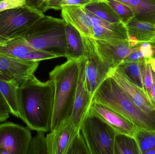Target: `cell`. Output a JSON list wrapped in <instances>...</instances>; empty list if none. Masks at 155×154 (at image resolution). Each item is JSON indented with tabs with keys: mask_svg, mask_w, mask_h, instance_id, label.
Listing matches in <instances>:
<instances>
[{
	"mask_svg": "<svg viewBox=\"0 0 155 154\" xmlns=\"http://www.w3.org/2000/svg\"><path fill=\"white\" fill-rule=\"evenodd\" d=\"M54 96L53 80L42 82L35 75L18 87L20 118L27 127L37 132L51 131Z\"/></svg>",
	"mask_w": 155,
	"mask_h": 154,
	"instance_id": "1",
	"label": "cell"
},
{
	"mask_svg": "<svg viewBox=\"0 0 155 154\" xmlns=\"http://www.w3.org/2000/svg\"><path fill=\"white\" fill-rule=\"evenodd\" d=\"M79 61L72 59L57 65L49 73L54 84V102L51 131L72 114L78 77Z\"/></svg>",
	"mask_w": 155,
	"mask_h": 154,
	"instance_id": "2",
	"label": "cell"
},
{
	"mask_svg": "<svg viewBox=\"0 0 155 154\" xmlns=\"http://www.w3.org/2000/svg\"><path fill=\"white\" fill-rule=\"evenodd\" d=\"M92 101L108 107L137 127L146 130H155V118L137 107L111 77L104 80L97 89Z\"/></svg>",
	"mask_w": 155,
	"mask_h": 154,
	"instance_id": "3",
	"label": "cell"
},
{
	"mask_svg": "<svg viewBox=\"0 0 155 154\" xmlns=\"http://www.w3.org/2000/svg\"><path fill=\"white\" fill-rule=\"evenodd\" d=\"M66 24L63 19L45 15L21 38L35 49L51 52L65 57Z\"/></svg>",
	"mask_w": 155,
	"mask_h": 154,
	"instance_id": "4",
	"label": "cell"
},
{
	"mask_svg": "<svg viewBox=\"0 0 155 154\" xmlns=\"http://www.w3.org/2000/svg\"><path fill=\"white\" fill-rule=\"evenodd\" d=\"M45 15L42 11L27 4L0 12V46L23 36Z\"/></svg>",
	"mask_w": 155,
	"mask_h": 154,
	"instance_id": "5",
	"label": "cell"
},
{
	"mask_svg": "<svg viewBox=\"0 0 155 154\" xmlns=\"http://www.w3.org/2000/svg\"><path fill=\"white\" fill-rule=\"evenodd\" d=\"M90 154H114L115 132L88 111L80 127Z\"/></svg>",
	"mask_w": 155,
	"mask_h": 154,
	"instance_id": "6",
	"label": "cell"
},
{
	"mask_svg": "<svg viewBox=\"0 0 155 154\" xmlns=\"http://www.w3.org/2000/svg\"><path fill=\"white\" fill-rule=\"evenodd\" d=\"M84 48V75L88 92L93 96L97 89L110 77L112 71L99 56L93 39L81 34Z\"/></svg>",
	"mask_w": 155,
	"mask_h": 154,
	"instance_id": "7",
	"label": "cell"
},
{
	"mask_svg": "<svg viewBox=\"0 0 155 154\" xmlns=\"http://www.w3.org/2000/svg\"><path fill=\"white\" fill-rule=\"evenodd\" d=\"M32 138L29 127L12 122L0 124V149L8 154H27Z\"/></svg>",
	"mask_w": 155,
	"mask_h": 154,
	"instance_id": "8",
	"label": "cell"
},
{
	"mask_svg": "<svg viewBox=\"0 0 155 154\" xmlns=\"http://www.w3.org/2000/svg\"><path fill=\"white\" fill-rule=\"evenodd\" d=\"M40 61L26 60L0 53V79L18 87L35 75Z\"/></svg>",
	"mask_w": 155,
	"mask_h": 154,
	"instance_id": "9",
	"label": "cell"
},
{
	"mask_svg": "<svg viewBox=\"0 0 155 154\" xmlns=\"http://www.w3.org/2000/svg\"><path fill=\"white\" fill-rule=\"evenodd\" d=\"M110 77L114 80L137 107L155 118V102L148 94L127 77L119 66L112 70Z\"/></svg>",
	"mask_w": 155,
	"mask_h": 154,
	"instance_id": "10",
	"label": "cell"
},
{
	"mask_svg": "<svg viewBox=\"0 0 155 154\" xmlns=\"http://www.w3.org/2000/svg\"><path fill=\"white\" fill-rule=\"evenodd\" d=\"M79 130L70 118L63 121L46 136L48 154H67L73 139Z\"/></svg>",
	"mask_w": 155,
	"mask_h": 154,
	"instance_id": "11",
	"label": "cell"
},
{
	"mask_svg": "<svg viewBox=\"0 0 155 154\" xmlns=\"http://www.w3.org/2000/svg\"><path fill=\"white\" fill-rule=\"evenodd\" d=\"M93 40L100 58L112 70L117 68L136 48L130 47L128 40L108 41L93 39Z\"/></svg>",
	"mask_w": 155,
	"mask_h": 154,
	"instance_id": "12",
	"label": "cell"
},
{
	"mask_svg": "<svg viewBox=\"0 0 155 154\" xmlns=\"http://www.w3.org/2000/svg\"><path fill=\"white\" fill-rule=\"evenodd\" d=\"M89 112L105 122L116 134L126 135L134 138L137 127L108 107L92 101Z\"/></svg>",
	"mask_w": 155,
	"mask_h": 154,
	"instance_id": "13",
	"label": "cell"
},
{
	"mask_svg": "<svg viewBox=\"0 0 155 154\" xmlns=\"http://www.w3.org/2000/svg\"><path fill=\"white\" fill-rule=\"evenodd\" d=\"M79 65L78 82L74 99L73 110L70 118L74 125L80 129L81 124L89 111L93 96L88 92L86 85L84 59L79 61Z\"/></svg>",
	"mask_w": 155,
	"mask_h": 154,
	"instance_id": "14",
	"label": "cell"
},
{
	"mask_svg": "<svg viewBox=\"0 0 155 154\" xmlns=\"http://www.w3.org/2000/svg\"><path fill=\"white\" fill-rule=\"evenodd\" d=\"M93 23V39L108 41L127 40L128 32L123 23L113 24L103 20L86 11Z\"/></svg>",
	"mask_w": 155,
	"mask_h": 154,
	"instance_id": "15",
	"label": "cell"
},
{
	"mask_svg": "<svg viewBox=\"0 0 155 154\" xmlns=\"http://www.w3.org/2000/svg\"><path fill=\"white\" fill-rule=\"evenodd\" d=\"M61 16L67 23L71 25L82 35L94 37L93 21L84 6L67 5L62 7Z\"/></svg>",
	"mask_w": 155,
	"mask_h": 154,
	"instance_id": "16",
	"label": "cell"
},
{
	"mask_svg": "<svg viewBox=\"0 0 155 154\" xmlns=\"http://www.w3.org/2000/svg\"><path fill=\"white\" fill-rule=\"evenodd\" d=\"M128 35L136 38L139 43L149 42L155 49V25L138 20L134 17L125 24Z\"/></svg>",
	"mask_w": 155,
	"mask_h": 154,
	"instance_id": "17",
	"label": "cell"
},
{
	"mask_svg": "<svg viewBox=\"0 0 155 154\" xmlns=\"http://www.w3.org/2000/svg\"><path fill=\"white\" fill-rule=\"evenodd\" d=\"M66 48L65 57L67 59H72L77 61L84 58V48L81 34L78 31L69 24H66Z\"/></svg>",
	"mask_w": 155,
	"mask_h": 154,
	"instance_id": "18",
	"label": "cell"
},
{
	"mask_svg": "<svg viewBox=\"0 0 155 154\" xmlns=\"http://www.w3.org/2000/svg\"><path fill=\"white\" fill-rule=\"evenodd\" d=\"M128 5L133 10L135 19L155 25V0H129Z\"/></svg>",
	"mask_w": 155,
	"mask_h": 154,
	"instance_id": "19",
	"label": "cell"
},
{
	"mask_svg": "<svg viewBox=\"0 0 155 154\" xmlns=\"http://www.w3.org/2000/svg\"><path fill=\"white\" fill-rule=\"evenodd\" d=\"M35 49L28 45L21 37L12 40L0 46V53L5 55L28 60L29 55Z\"/></svg>",
	"mask_w": 155,
	"mask_h": 154,
	"instance_id": "20",
	"label": "cell"
},
{
	"mask_svg": "<svg viewBox=\"0 0 155 154\" xmlns=\"http://www.w3.org/2000/svg\"><path fill=\"white\" fill-rule=\"evenodd\" d=\"M84 7L86 11L103 20L113 24L122 22L107 2H92Z\"/></svg>",
	"mask_w": 155,
	"mask_h": 154,
	"instance_id": "21",
	"label": "cell"
},
{
	"mask_svg": "<svg viewBox=\"0 0 155 154\" xmlns=\"http://www.w3.org/2000/svg\"><path fill=\"white\" fill-rule=\"evenodd\" d=\"M18 87V86L13 82L0 79V91L7 103L11 114L20 118Z\"/></svg>",
	"mask_w": 155,
	"mask_h": 154,
	"instance_id": "22",
	"label": "cell"
},
{
	"mask_svg": "<svg viewBox=\"0 0 155 154\" xmlns=\"http://www.w3.org/2000/svg\"><path fill=\"white\" fill-rule=\"evenodd\" d=\"M140 154L135 138L124 134H116L115 137L114 154Z\"/></svg>",
	"mask_w": 155,
	"mask_h": 154,
	"instance_id": "23",
	"label": "cell"
},
{
	"mask_svg": "<svg viewBox=\"0 0 155 154\" xmlns=\"http://www.w3.org/2000/svg\"><path fill=\"white\" fill-rule=\"evenodd\" d=\"M145 61V59L137 62H122L119 66L127 77L143 90V84L142 77V65Z\"/></svg>",
	"mask_w": 155,
	"mask_h": 154,
	"instance_id": "24",
	"label": "cell"
},
{
	"mask_svg": "<svg viewBox=\"0 0 155 154\" xmlns=\"http://www.w3.org/2000/svg\"><path fill=\"white\" fill-rule=\"evenodd\" d=\"M134 138L140 154H144L155 146V130H146L137 127Z\"/></svg>",
	"mask_w": 155,
	"mask_h": 154,
	"instance_id": "25",
	"label": "cell"
},
{
	"mask_svg": "<svg viewBox=\"0 0 155 154\" xmlns=\"http://www.w3.org/2000/svg\"><path fill=\"white\" fill-rule=\"evenodd\" d=\"M27 154H48L45 132H37L32 138Z\"/></svg>",
	"mask_w": 155,
	"mask_h": 154,
	"instance_id": "26",
	"label": "cell"
},
{
	"mask_svg": "<svg viewBox=\"0 0 155 154\" xmlns=\"http://www.w3.org/2000/svg\"><path fill=\"white\" fill-rule=\"evenodd\" d=\"M107 2L125 24L134 17L133 10L128 5L115 0H107Z\"/></svg>",
	"mask_w": 155,
	"mask_h": 154,
	"instance_id": "27",
	"label": "cell"
},
{
	"mask_svg": "<svg viewBox=\"0 0 155 154\" xmlns=\"http://www.w3.org/2000/svg\"><path fill=\"white\" fill-rule=\"evenodd\" d=\"M67 154H90L89 149L80 130L73 139Z\"/></svg>",
	"mask_w": 155,
	"mask_h": 154,
	"instance_id": "28",
	"label": "cell"
},
{
	"mask_svg": "<svg viewBox=\"0 0 155 154\" xmlns=\"http://www.w3.org/2000/svg\"><path fill=\"white\" fill-rule=\"evenodd\" d=\"M63 0H27L26 4L33 5L44 13L48 10H61Z\"/></svg>",
	"mask_w": 155,
	"mask_h": 154,
	"instance_id": "29",
	"label": "cell"
},
{
	"mask_svg": "<svg viewBox=\"0 0 155 154\" xmlns=\"http://www.w3.org/2000/svg\"><path fill=\"white\" fill-rule=\"evenodd\" d=\"M142 77L144 90L150 96L153 82V71L150 64L145 61L142 65Z\"/></svg>",
	"mask_w": 155,
	"mask_h": 154,
	"instance_id": "30",
	"label": "cell"
},
{
	"mask_svg": "<svg viewBox=\"0 0 155 154\" xmlns=\"http://www.w3.org/2000/svg\"><path fill=\"white\" fill-rule=\"evenodd\" d=\"M27 0H1L0 12L21 7L26 4Z\"/></svg>",
	"mask_w": 155,
	"mask_h": 154,
	"instance_id": "31",
	"label": "cell"
},
{
	"mask_svg": "<svg viewBox=\"0 0 155 154\" xmlns=\"http://www.w3.org/2000/svg\"><path fill=\"white\" fill-rule=\"evenodd\" d=\"M11 114L9 107L0 91V122H5Z\"/></svg>",
	"mask_w": 155,
	"mask_h": 154,
	"instance_id": "32",
	"label": "cell"
},
{
	"mask_svg": "<svg viewBox=\"0 0 155 154\" xmlns=\"http://www.w3.org/2000/svg\"><path fill=\"white\" fill-rule=\"evenodd\" d=\"M139 50L142 52L145 59L153 57L155 51L152 44L149 42H143L140 43Z\"/></svg>",
	"mask_w": 155,
	"mask_h": 154,
	"instance_id": "33",
	"label": "cell"
},
{
	"mask_svg": "<svg viewBox=\"0 0 155 154\" xmlns=\"http://www.w3.org/2000/svg\"><path fill=\"white\" fill-rule=\"evenodd\" d=\"M144 60L143 54L139 50V46H138L136 47L134 50L124 59L123 62H137Z\"/></svg>",
	"mask_w": 155,
	"mask_h": 154,
	"instance_id": "34",
	"label": "cell"
},
{
	"mask_svg": "<svg viewBox=\"0 0 155 154\" xmlns=\"http://www.w3.org/2000/svg\"><path fill=\"white\" fill-rule=\"evenodd\" d=\"M91 0H63L61 7L67 5H78L84 6L90 3Z\"/></svg>",
	"mask_w": 155,
	"mask_h": 154,
	"instance_id": "35",
	"label": "cell"
},
{
	"mask_svg": "<svg viewBox=\"0 0 155 154\" xmlns=\"http://www.w3.org/2000/svg\"><path fill=\"white\" fill-rule=\"evenodd\" d=\"M153 86H152L151 93H150V96L155 103V73L153 71Z\"/></svg>",
	"mask_w": 155,
	"mask_h": 154,
	"instance_id": "36",
	"label": "cell"
},
{
	"mask_svg": "<svg viewBox=\"0 0 155 154\" xmlns=\"http://www.w3.org/2000/svg\"><path fill=\"white\" fill-rule=\"evenodd\" d=\"M144 154H155V146L146 152Z\"/></svg>",
	"mask_w": 155,
	"mask_h": 154,
	"instance_id": "37",
	"label": "cell"
},
{
	"mask_svg": "<svg viewBox=\"0 0 155 154\" xmlns=\"http://www.w3.org/2000/svg\"><path fill=\"white\" fill-rule=\"evenodd\" d=\"M115 1H117V2H120L124 4L128 5V2H129V0H115Z\"/></svg>",
	"mask_w": 155,
	"mask_h": 154,
	"instance_id": "38",
	"label": "cell"
},
{
	"mask_svg": "<svg viewBox=\"0 0 155 154\" xmlns=\"http://www.w3.org/2000/svg\"><path fill=\"white\" fill-rule=\"evenodd\" d=\"M92 2H107V0H91Z\"/></svg>",
	"mask_w": 155,
	"mask_h": 154,
	"instance_id": "39",
	"label": "cell"
},
{
	"mask_svg": "<svg viewBox=\"0 0 155 154\" xmlns=\"http://www.w3.org/2000/svg\"><path fill=\"white\" fill-rule=\"evenodd\" d=\"M153 61H154V62H155V58H154V57H153Z\"/></svg>",
	"mask_w": 155,
	"mask_h": 154,
	"instance_id": "40",
	"label": "cell"
},
{
	"mask_svg": "<svg viewBox=\"0 0 155 154\" xmlns=\"http://www.w3.org/2000/svg\"><path fill=\"white\" fill-rule=\"evenodd\" d=\"M0 1H1V0H0Z\"/></svg>",
	"mask_w": 155,
	"mask_h": 154,
	"instance_id": "41",
	"label": "cell"
},
{
	"mask_svg": "<svg viewBox=\"0 0 155 154\" xmlns=\"http://www.w3.org/2000/svg\"></svg>",
	"mask_w": 155,
	"mask_h": 154,
	"instance_id": "42",
	"label": "cell"
}]
</instances>
